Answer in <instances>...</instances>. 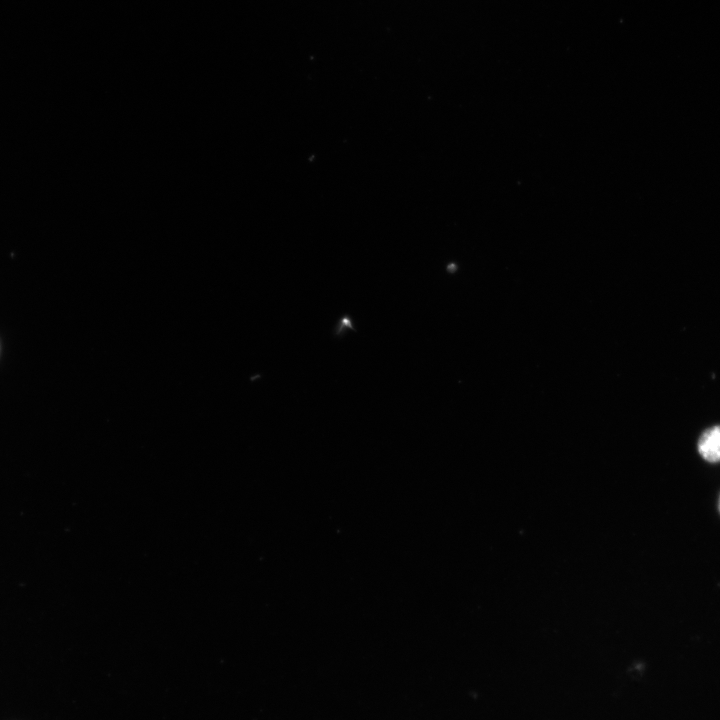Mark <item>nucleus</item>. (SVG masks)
Segmentation results:
<instances>
[{
	"instance_id": "1",
	"label": "nucleus",
	"mask_w": 720,
	"mask_h": 720,
	"mask_svg": "<svg viewBox=\"0 0 720 720\" xmlns=\"http://www.w3.org/2000/svg\"><path fill=\"white\" fill-rule=\"evenodd\" d=\"M697 449L707 462H720V425L706 429L699 437Z\"/></svg>"
},
{
	"instance_id": "2",
	"label": "nucleus",
	"mask_w": 720,
	"mask_h": 720,
	"mask_svg": "<svg viewBox=\"0 0 720 720\" xmlns=\"http://www.w3.org/2000/svg\"><path fill=\"white\" fill-rule=\"evenodd\" d=\"M719 511H720V498H719Z\"/></svg>"
}]
</instances>
